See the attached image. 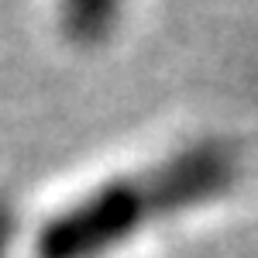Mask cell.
Returning <instances> with one entry per match:
<instances>
[{
	"label": "cell",
	"mask_w": 258,
	"mask_h": 258,
	"mask_svg": "<svg viewBox=\"0 0 258 258\" xmlns=\"http://www.w3.org/2000/svg\"><path fill=\"white\" fill-rule=\"evenodd\" d=\"M155 214L145 176H117L97 182L45 217L35 231V258H107L138 238Z\"/></svg>",
	"instance_id": "cell-1"
},
{
	"label": "cell",
	"mask_w": 258,
	"mask_h": 258,
	"mask_svg": "<svg viewBox=\"0 0 258 258\" xmlns=\"http://www.w3.org/2000/svg\"><path fill=\"white\" fill-rule=\"evenodd\" d=\"M11 238H14V214H11L7 207H0V258L7 255Z\"/></svg>",
	"instance_id": "cell-4"
},
{
	"label": "cell",
	"mask_w": 258,
	"mask_h": 258,
	"mask_svg": "<svg viewBox=\"0 0 258 258\" xmlns=\"http://www.w3.org/2000/svg\"><path fill=\"white\" fill-rule=\"evenodd\" d=\"M241 176L238 152L220 138H197L145 172L155 214H186L227 197Z\"/></svg>",
	"instance_id": "cell-2"
},
{
	"label": "cell",
	"mask_w": 258,
	"mask_h": 258,
	"mask_svg": "<svg viewBox=\"0 0 258 258\" xmlns=\"http://www.w3.org/2000/svg\"><path fill=\"white\" fill-rule=\"evenodd\" d=\"M124 4L127 0H55L62 35L73 45L93 48L117 31L124 18Z\"/></svg>",
	"instance_id": "cell-3"
}]
</instances>
